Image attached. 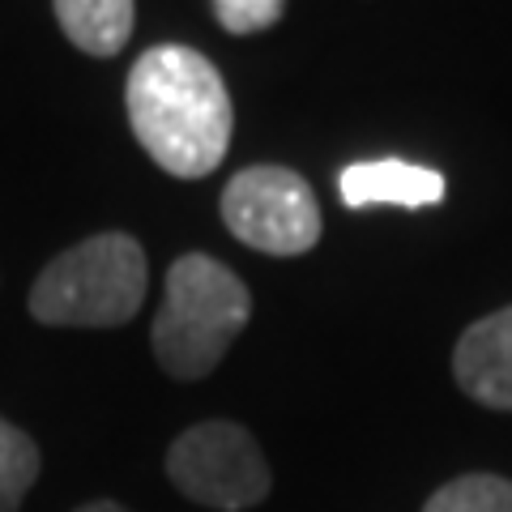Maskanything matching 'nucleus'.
Returning <instances> with one entry per match:
<instances>
[{"label": "nucleus", "mask_w": 512, "mask_h": 512, "mask_svg": "<svg viewBox=\"0 0 512 512\" xmlns=\"http://www.w3.org/2000/svg\"><path fill=\"white\" fill-rule=\"evenodd\" d=\"M227 231L265 256H303L320 239V205L291 167H244L222 188Z\"/></svg>", "instance_id": "nucleus-5"}, {"label": "nucleus", "mask_w": 512, "mask_h": 512, "mask_svg": "<svg viewBox=\"0 0 512 512\" xmlns=\"http://www.w3.org/2000/svg\"><path fill=\"white\" fill-rule=\"evenodd\" d=\"M77 512H128V508L116 504V500H90V504H82Z\"/></svg>", "instance_id": "nucleus-12"}, {"label": "nucleus", "mask_w": 512, "mask_h": 512, "mask_svg": "<svg viewBox=\"0 0 512 512\" xmlns=\"http://www.w3.org/2000/svg\"><path fill=\"white\" fill-rule=\"evenodd\" d=\"M453 376L478 406L512 410V308H500L461 333Z\"/></svg>", "instance_id": "nucleus-6"}, {"label": "nucleus", "mask_w": 512, "mask_h": 512, "mask_svg": "<svg viewBox=\"0 0 512 512\" xmlns=\"http://www.w3.org/2000/svg\"><path fill=\"white\" fill-rule=\"evenodd\" d=\"M56 22L86 56H116L133 39L137 0H52Z\"/></svg>", "instance_id": "nucleus-8"}, {"label": "nucleus", "mask_w": 512, "mask_h": 512, "mask_svg": "<svg viewBox=\"0 0 512 512\" xmlns=\"http://www.w3.org/2000/svg\"><path fill=\"white\" fill-rule=\"evenodd\" d=\"M286 0H214V18L227 35H256L282 18Z\"/></svg>", "instance_id": "nucleus-11"}, {"label": "nucleus", "mask_w": 512, "mask_h": 512, "mask_svg": "<svg viewBox=\"0 0 512 512\" xmlns=\"http://www.w3.org/2000/svg\"><path fill=\"white\" fill-rule=\"evenodd\" d=\"M338 197L346 210H372V205L423 210V205L444 201V175L423 163H406V158H367L338 175Z\"/></svg>", "instance_id": "nucleus-7"}, {"label": "nucleus", "mask_w": 512, "mask_h": 512, "mask_svg": "<svg viewBox=\"0 0 512 512\" xmlns=\"http://www.w3.org/2000/svg\"><path fill=\"white\" fill-rule=\"evenodd\" d=\"M423 512H512V483L500 474H466L440 487Z\"/></svg>", "instance_id": "nucleus-10"}, {"label": "nucleus", "mask_w": 512, "mask_h": 512, "mask_svg": "<svg viewBox=\"0 0 512 512\" xmlns=\"http://www.w3.org/2000/svg\"><path fill=\"white\" fill-rule=\"evenodd\" d=\"M150 286L146 252L133 235L103 231L60 252L30 286V316L39 325L116 329L137 316Z\"/></svg>", "instance_id": "nucleus-3"}, {"label": "nucleus", "mask_w": 512, "mask_h": 512, "mask_svg": "<svg viewBox=\"0 0 512 512\" xmlns=\"http://www.w3.org/2000/svg\"><path fill=\"white\" fill-rule=\"evenodd\" d=\"M167 478L188 500L218 512L256 508L274 487L269 461L248 427L214 419L180 431V440L167 448Z\"/></svg>", "instance_id": "nucleus-4"}, {"label": "nucleus", "mask_w": 512, "mask_h": 512, "mask_svg": "<svg viewBox=\"0 0 512 512\" xmlns=\"http://www.w3.org/2000/svg\"><path fill=\"white\" fill-rule=\"evenodd\" d=\"M252 316V295L222 261L188 252L167 269L163 308L154 316V359L175 380H201L222 363Z\"/></svg>", "instance_id": "nucleus-2"}, {"label": "nucleus", "mask_w": 512, "mask_h": 512, "mask_svg": "<svg viewBox=\"0 0 512 512\" xmlns=\"http://www.w3.org/2000/svg\"><path fill=\"white\" fill-rule=\"evenodd\" d=\"M39 478V444L22 427L0 419V512H18Z\"/></svg>", "instance_id": "nucleus-9"}, {"label": "nucleus", "mask_w": 512, "mask_h": 512, "mask_svg": "<svg viewBox=\"0 0 512 512\" xmlns=\"http://www.w3.org/2000/svg\"><path fill=\"white\" fill-rule=\"evenodd\" d=\"M128 124L167 175L201 180L231 146V94L222 73L192 47L158 43L141 52L124 86Z\"/></svg>", "instance_id": "nucleus-1"}]
</instances>
